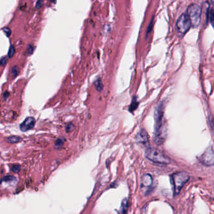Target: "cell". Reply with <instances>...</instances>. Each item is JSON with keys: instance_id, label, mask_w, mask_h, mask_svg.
I'll return each instance as SVG.
<instances>
[{"instance_id": "14", "label": "cell", "mask_w": 214, "mask_h": 214, "mask_svg": "<svg viewBox=\"0 0 214 214\" xmlns=\"http://www.w3.org/2000/svg\"><path fill=\"white\" fill-rule=\"evenodd\" d=\"M15 180H16V178L13 176H6V177L4 178L3 180V181H4V182H5L6 183H8V182L11 183Z\"/></svg>"}, {"instance_id": "8", "label": "cell", "mask_w": 214, "mask_h": 214, "mask_svg": "<svg viewBox=\"0 0 214 214\" xmlns=\"http://www.w3.org/2000/svg\"><path fill=\"white\" fill-rule=\"evenodd\" d=\"M136 139L138 142L144 144V145H147L149 143V136L145 129H141L139 131L136 137Z\"/></svg>"}, {"instance_id": "15", "label": "cell", "mask_w": 214, "mask_h": 214, "mask_svg": "<svg viewBox=\"0 0 214 214\" xmlns=\"http://www.w3.org/2000/svg\"><path fill=\"white\" fill-rule=\"evenodd\" d=\"M11 170L15 173H18L21 170V166L18 165V164H15V165L12 166Z\"/></svg>"}, {"instance_id": "5", "label": "cell", "mask_w": 214, "mask_h": 214, "mask_svg": "<svg viewBox=\"0 0 214 214\" xmlns=\"http://www.w3.org/2000/svg\"><path fill=\"white\" fill-rule=\"evenodd\" d=\"M192 25L191 21L187 14H182L176 22V28L178 31L182 34L187 33Z\"/></svg>"}, {"instance_id": "7", "label": "cell", "mask_w": 214, "mask_h": 214, "mask_svg": "<svg viewBox=\"0 0 214 214\" xmlns=\"http://www.w3.org/2000/svg\"><path fill=\"white\" fill-rule=\"evenodd\" d=\"M35 124V119L32 117H28L24 119V121L20 126V129L21 131L25 132L32 129Z\"/></svg>"}, {"instance_id": "19", "label": "cell", "mask_w": 214, "mask_h": 214, "mask_svg": "<svg viewBox=\"0 0 214 214\" xmlns=\"http://www.w3.org/2000/svg\"><path fill=\"white\" fill-rule=\"evenodd\" d=\"M3 31L6 34V35L8 36H9L10 35V34H11V33L10 29V28H5L3 29Z\"/></svg>"}, {"instance_id": "10", "label": "cell", "mask_w": 214, "mask_h": 214, "mask_svg": "<svg viewBox=\"0 0 214 214\" xmlns=\"http://www.w3.org/2000/svg\"><path fill=\"white\" fill-rule=\"evenodd\" d=\"M127 207H128L127 200L126 199H124L122 201L121 207L119 211V214H126L127 211Z\"/></svg>"}, {"instance_id": "3", "label": "cell", "mask_w": 214, "mask_h": 214, "mask_svg": "<svg viewBox=\"0 0 214 214\" xmlns=\"http://www.w3.org/2000/svg\"><path fill=\"white\" fill-rule=\"evenodd\" d=\"M146 156L148 159L155 163L159 164H169L170 159L162 151L155 148H149L146 151Z\"/></svg>"}, {"instance_id": "4", "label": "cell", "mask_w": 214, "mask_h": 214, "mask_svg": "<svg viewBox=\"0 0 214 214\" xmlns=\"http://www.w3.org/2000/svg\"><path fill=\"white\" fill-rule=\"evenodd\" d=\"M187 15L190 18L191 23L195 27H198L201 22V9L196 3H192L188 7Z\"/></svg>"}, {"instance_id": "13", "label": "cell", "mask_w": 214, "mask_h": 214, "mask_svg": "<svg viewBox=\"0 0 214 214\" xmlns=\"http://www.w3.org/2000/svg\"><path fill=\"white\" fill-rule=\"evenodd\" d=\"M65 142V139L63 138H59L57 139V140L55 142V147L57 149H59L62 146L64 145V143Z\"/></svg>"}, {"instance_id": "17", "label": "cell", "mask_w": 214, "mask_h": 214, "mask_svg": "<svg viewBox=\"0 0 214 214\" xmlns=\"http://www.w3.org/2000/svg\"><path fill=\"white\" fill-rule=\"evenodd\" d=\"M95 85H96V87H97L98 90H101L102 89V87H103V86H102V84L101 80H97L96 83H95Z\"/></svg>"}, {"instance_id": "12", "label": "cell", "mask_w": 214, "mask_h": 214, "mask_svg": "<svg viewBox=\"0 0 214 214\" xmlns=\"http://www.w3.org/2000/svg\"><path fill=\"white\" fill-rule=\"evenodd\" d=\"M138 102L136 100V97H133V101H132V102H131V104L129 106V110L130 112H132V111L138 108Z\"/></svg>"}, {"instance_id": "21", "label": "cell", "mask_w": 214, "mask_h": 214, "mask_svg": "<svg viewBox=\"0 0 214 214\" xmlns=\"http://www.w3.org/2000/svg\"><path fill=\"white\" fill-rule=\"evenodd\" d=\"M42 3H43L42 1H38V2H37L36 3V8H39L40 6H42Z\"/></svg>"}, {"instance_id": "20", "label": "cell", "mask_w": 214, "mask_h": 214, "mask_svg": "<svg viewBox=\"0 0 214 214\" xmlns=\"http://www.w3.org/2000/svg\"><path fill=\"white\" fill-rule=\"evenodd\" d=\"M6 63V57H4L0 60V64L1 65H5Z\"/></svg>"}, {"instance_id": "2", "label": "cell", "mask_w": 214, "mask_h": 214, "mask_svg": "<svg viewBox=\"0 0 214 214\" xmlns=\"http://www.w3.org/2000/svg\"><path fill=\"white\" fill-rule=\"evenodd\" d=\"M190 178L189 174L186 171H180L171 176V182L175 195H178L182 188Z\"/></svg>"}, {"instance_id": "1", "label": "cell", "mask_w": 214, "mask_h": 214, "mask_svg": "<svg viewBox=\"0 0 214 214\" xmlns=\"http://www.w3.org/2000/svg\"><path fill=\"white\" fill-rule=\"evenodd\" d=\"M154 141L157 145H162L166 136V128L164 122V104L162 101L155 109Z\"/></svg>"}, {"instance_id": "18", "label": "cell", "mask_w": 214, "mask_h": 214, "mask_svg": "<svg viewBox=\"0 0 214 214\" xmlns=\"http://www.w3.org/2000/svg\"><path fill=\"white\" fill-rule=\"evenodd\" d=\"M210 17H211L210 22H211L212 25H213V9H211V12H210Z\"/></svg>"}, {"instance_id": "9", "label": "cell", "mask_w": 214, "mask_h": 214, "mask_svg": "<svg viewBox=\"0 0 214 214\" xmlns=\"http://www.w3.org/2000/svg\"><path fill=\"white\" fill-rule=\"evenodd\" d=\"M153 183V178L150 174L144 175L142 179V186L145 188H150Z\"/></svg>"}, {"instance_id": "16", "label": "cell", "mask_w": 214, "mask_h": 214, "mask_svg": "<svg viewBox=\"0 0 214 214\" xmlns=\"http://www.w3.org/2000/svg\"><path fill=\"white\" fill-rule=\"evenodd\" d=\"M15 52V47L14 46H12L10 47V49H9V51H8V57H11L13 56L14 55V53Z\"/></svg>"}, {"instance_id": "6", "label": "cell", "mask_w": 214, "mask_h": 214, "mask_svg": "<svg viewBox=\"0 0 214 214\" xmlns=\"http://www.w3.org/2000/svg\"><path fill=\"white\" fill-rule=\"evenodd\" d=\"M200 162L207 166H212L214 163V154L212 147L210 148L201 155L200 158Z\"/></svg>"}, {"instance_id": "11", "label": "cell", "mask_w": 214, "mask_h": 214, "mask_svg": "<svg viewBox=\"0 0 214 214\" xmlns=\"http://www.w3.org/2000/svg\"><path fill=\"white\" fill-rule=\"evenodd\" d=\"M22 140V138L19 136H12L7 138V141L10 143H16L21 141Z\"/></svg>"}]
</instances>
